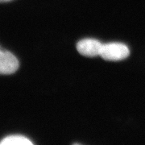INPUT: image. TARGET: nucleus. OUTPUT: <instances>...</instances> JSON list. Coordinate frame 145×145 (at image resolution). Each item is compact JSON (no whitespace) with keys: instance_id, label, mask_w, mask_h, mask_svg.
<instances>
[{"instance_id":"nucleus-2","label":"nucleus","mask_w":145,"mask_h":145,"mask_svg":"<svg viewBox=\"0 0 145 145\" xmlns=\"http://www.w3.org/2000/svg\"><path fill=\"white\" fill-rule=\"evenodd\" d=\"M19 65L16 56L0 47V74H12L18 69Z\"/></svg>"},{"instance_id":"nucleus-1","label":"nucleus","mask_w":145,"mask_h":145,"mask_svg":"<svg viewBox=\"0 0 145 145\" xmlns=\"http://www.w3.org/2000/svg\"><path fill=\"white\" fill-rule=\"evenodd\" d=\"M129 53V48L124 44L114 42L103 44L99 56L106 61H117L126 59Z\"/></svg>"},{"instance_id":"nucleus-5","label":"nucleus","mask_w":145,"mask_h":145,"mask_svg":"<svg viewBox=\"0 0 145 145\" xmlns=\"http://www.w3.org/2000/svg\"><path fill=\"white\" fill-rule=\"evenodd\" d=\"M12 0H0V3H6V2H10Z\"/></svg>"},{"instance_id":"nucleus-3","label":"nucleus","mask_w":145,"mask_h":145,"mask_svg":"<svg viewBox=\"0 0 145 145\" xmlns=\"http://www.w3.org/2000/svg\"><path fill=\"white\" fill-rule=\"evenodd\" d=\"M103 44L95 39H84L77 44V49L79 53L85 57H97L100 55Z\"/></svg>"},{"instance_id":"nucleus-4","label":"nucleus","mask_w":145,"mask_h":145,"mask_svg":"<svg viewBox=\"0 0 145 145\" xmlns=\"http://www.w3.org/2000/svg\"><path fill=\"white\" fill-rule=\"evenodd\" d=\"M1 145H31V140L22 135H10L0 141Z\"/></svg>"}]
</instances>
